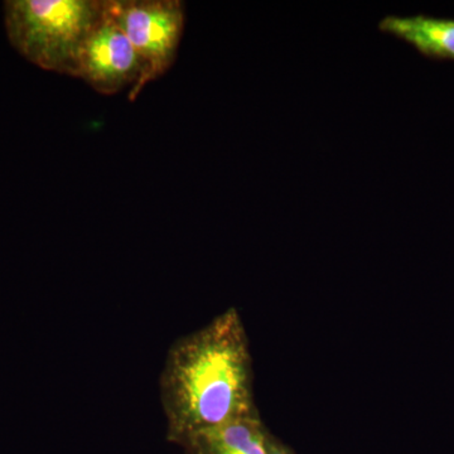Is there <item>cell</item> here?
<instances>
[{
    "instance_id": "cell-5",
    "label": "cell",
    "mask_w": 454,
    "mask_h": 454,
    "mask_svg": "<svg viewBox=\"0 0 454 454\" xmlns=\"http://www.w3.org/2000/svg\"><path fill=\"white\" fill-rule=\"evenodd\" d=\"M270 434L256 411L200 433L184 450L187 454H268Z\"/></svg>"
},
{
    "instance_id": "cell-7",
    "label": "cell",
    "mask_w": 454,
    "mask_h": 454,
    "mask_svg": "<svg viewBox=\"0 0 454 454\" xmlns=\"http://www.w3.org/2000/svg\"><path fill=\"white\" fill-rule=\"evenodd\" d=\"M268 454H297L291 447L286 446L283 441L270 434L268 443Z\"/></svg>"
},
{
    "instance_id": "cell-3",
    "label": "cell",
    "mask_w": 454,
    "mask_h": 454,
    "mask_svg": "<svg viewBox=\"0 0 454 454\" xmlns=\"http://www.w3.org/2000/svg\"><path fill=\"white\" fill-rule=\"evenodd\" d=\"M112 18L131 42L143 65L138 95L163 76L177 59L186 23L181 0H104Z\"/></svg>"
},
{
    "instance_id": "cell-2",
    "label": "cell",
    "mask_w": 454,
    "mask_h": 454,
    "mask_svg": "<svg viewBox=\"0 0 454 454\" xmlns=\"http://www.w3.org/2000/svg\"><path fill=\"white\" fill-rule=\"evenodd\" d=\"M104 14V0H8V40L31 64L76 77L80 53Z\"/></svg>"
},
{
    "instance_id": "cell-4",
    "label": "cell",
    "mask_w": 454,
    "mask_h": 454,
    "mask_svg": "<svg viewBox=\"0 0 454 454\" xmlns=\"http://www.w3.org/2000/svg\"><path fill=\"white\" fill-rule=\"evenodd\" d=\"M77 79L103 95H115L130 88L129 100L138 98L143 65L121 27L104 14L90 33L80 53Z\"/></svg>"
},
{
    "instance_id": "cell-6",
    "label": "cell",
    "mask_w": 454,
    "mask_h": 454,
    "mask_svg": "<svg viewBox=\"0 0 454 454\" xmlns=\"http://www.w3.org/2000/svg\"><path fill=\"white\" fill-rule=\"evenodd\" d=\"M382 33L411 44L422 55L454 59V20L429 16H387L379 22Z\"/></svg>"
},
{
    "instance_id": "cell-1",
    "label": "cell",
    "mask_w": 454,
    "mask_h": 454,
    "mask_svg": "<svg viewBox=\"0 0 454 454\" xmlns=\"http://www.w3.org/2000/svg\"><path fill=\"white\" fill-rule=\"evenodd\" d=\"M167 439L184 448L200 433L256 413L253 360L235 309L170 348L160 375Z\"/></svg>"
}]
</instances>
